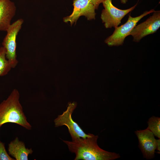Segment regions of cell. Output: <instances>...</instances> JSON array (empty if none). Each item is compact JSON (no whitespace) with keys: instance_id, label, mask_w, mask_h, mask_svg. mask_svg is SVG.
I'll return each instance as SVG.
<instances>
[{"instance_id":"1","label":"cell","mask_w":160,"mask_h":160,"mask_svg":"<svg viewBox=\"0 0 160 160\" xmlns=\"http://www.w3.org/2000/svg\"><path fill=\"white\" fill-rule=\"evenodd\" d=\"M98 138V135L91 134L86 138L63 141L68 145L69 151L75 153V160H113L120 157L119 153L101 148L97 144Z\"/></svg>"},{"instance_id":"2","label":"cell","mask_w":160,"mask_h":160,"mask_svg":"<svg viewBox=\"0 0 160 160\" xmlns=\"http://www.w3.org/2000/svg\"><path fill=\"white\" fill-rule=\"evenodd\" d=\"M18 90L14 89L7 98L0 104V128L7 123L17 124L30 130L32 126L28 121L20 101Z\"/></svg>"},{"instance_id":"3","label":"cell","mask_w":160,"mask_h":160,"mask_svg":"<svg viewBox=\"0 0 160 160\" xmlns=\"http://www.w3.org/2000/svg\"><path fill=\"white\" fill-rule=\"evenodd\" d=\"M76 106L77 103L75 102L69 103L66 110L61 115H58L54 120L55 127L65 125L67 127L72 141L80 138H86L91 134H86L78 124L73 121L72 115Z\"/></svg>"},{"instance_id":"4","label":"cell","mask_w":160,"mask_h":160,"mask_svg":"<svg viewBox=\"0 0 160 160\" xmlns=\"http://www.w3.org/2000/svg\"><path fill=\"white\" fill-rule=\"evenodd\" d=\"M23 23V20L20 19L11 24L6 31L7 34L2 43L6 50V58L12 68H15L18 63L16 53V40Z\"/></svg>"},{"instance_id":"5","label":"cell","mask_w":160,"mask_h":160,"mask_svg":"<svg viewBox=\"0 0 160 160\" xmlns=\"http://www.w3.org/2000/svg\"><path fill=\"white\" fill-rule=\"evenodd\" d=\"M154 9L146 11L139 16L132 17L130 15L127 21L124 24L115 28L113 34L105 40V42L109 46L121 45L126 37L129 34L137 23L143 17L155 11Z\"/></svg>"},{"instance_id":"6","label":"cell","mask_w":160,"mask_h":160,"mask_svg":"<svg viewBox=\"0 0 160 160\" xmlns=\"http://www.w3.org/2000/svg\"><path fill=\"white\" fill-rule=\"evenodd\" d=\"M104 9L102 10L101 19L106 28H115L120 24L122 18L133 10L137 4L126 9H121L113 4L112 0H106L103 2Z\"/></svg>"},{"instance_id":"7","label":"cell","mask_w":160,"mask_h":160,"mask_svg":"<svg viewBox=\"0 0 160 160\" xmlns=\"http://www.w3.org/2000/svg\"><path fill=\"white\" fill-rule=\"evenodd\" d=\"M153 15L144 22L136 25L129 35L133 37V41L138 42L145 36L156 32L160 27V11H155Z\"/></svg>"},{"instance_id":"8","label":"cell","mask_w":160,"mask_h":160,"mask_svg":"<svg viewBox=\"0 0 160 160\" xmlns=\"http://www.w3.org/2000/svg\"><path fill=\"white\" fill-rule=\"evenodd\" d=\"M73 5V11L71 15L63 18L64 22H69L72 25L82 16L88 20L95 19V9L89 0H74Z\"/></svg>"},{"instance_id":"9","label":"cell","mask_w":160,"mask_h":160,"mask_svg":"<svg viewBox=\"0 0 160 160\" xmlns=\"http://www.w3.org/2000/svg\"><path fill=\"white\" fill-rule=\"evenodd\" d=\"M136 134L139 141V147L143 157L151 159L155 156L157 148V141L153 133L147 128L144 130H137Z\"/></svg>"},{"instance_id":"10","label":"cell","mask_w":160,"mask_h":160,"mask_svg":"<svg viewBox=\"0 0 160 160\" xmlns=\"http://www.w3.org/2000/svg\"><path fill=\"white\" fill-rule=\"evenodd\" d=\"M16 11L13 2L10 0H0V31H6Z\"/></svg>"},{"instance_id":"11","label":"cell","mask_w":160,"mask_h":160,"mask_svg":"<svg viewBox=\"0 0 160 160\" xmlns=\"http://www.w3.org/2000/svg\"><path fill=\"white\" fill-rule=\"evenodd\" d=\"M8 150L9 154L15 160H28V155L33 152L31 148H26L24 143L18 137L8 144Z\"/></svg>"},{"instance_id":"12","label":"cell","mask_w":160,"mask_h":160,"mask_svg":"<svg viewBox=\"0 0 160 160\" xmlns=\"http://www.w3.org/2000/svg\"><path fill=\"white\" fill-rule=\"evenodd\" d=\"M12 68L6 57V52L3 47H0V77L6 75Z\"/></svg>"},{"instance_id":"13","label":"cell","mask_w":160,"mask_h":160,"mask_svg":"<svg viewBox=\"0 0 160 160\" xmlns=\"http://www.w3.org/2000/svg\"><path fill=\"white\" fill-rule=\"evenodd\" d=\"M147 128L151 131L154 135L160 138V118L153 116L149 119L147 122Z\"/></svg>"},{"instance_id":"14","label":"cell","mask_w":160,"mask_h":160,"mask_svg":"<svg viewBox=\"0 0 160 160\" xmlns=\"http://www.w3.org/2000/svg\"><path fill=\"white\" fill-rule=\"evenodd\" d=\"M0 160H15L10 156L7 151L4 143L0 141Z\"/></svg>"},{"instance_id":"15","label":"cell","mask_w":160,"mask_h":160,"mask_svg":"<svg viewBox=\"0 0 160 160\" xmlns=\"http://www.w3.org/2000/svg\"><path fill=\"white\" fill-rule=\"evenodd\" d=\"M94 6L95 9H98L99 4L106 0H89Z\"/></svg>"},{"instance_id":"16","label":"cell","mask_w":160,"mask_h":160,"mask_svg":"<svg viewBox=\"0 0 160 160\" xmlns=\"http://www.w3.org/2000/svg\"><path fill=\"white\" fill-rule=\"evenodd\" d=\"M157 141V149L159 151H160V139L159 138L158 140H156Z\"/></svg>"},{"instance_id":"17","label":"cell","mask_w":160,"mask_h":160,"mask_svg":"<svg viewBox=\"0 0 160 160\" xmlns=\"http://www.w3.org/2000/svg\"><path fill=\"white\" fill-rule=\"evenodd\" d=\"M121 3L123 4H126L127 1V0H120Z\"/></svg>"},{"instance_id":"18","label":"cell","mask_w":160,"mask_h":160,"mask_svg":"<svg viewBox=\"0 0 160 160\" xmlns=\"http://www.w3.org/2000/svg\"></svg>"}]
</instances>
